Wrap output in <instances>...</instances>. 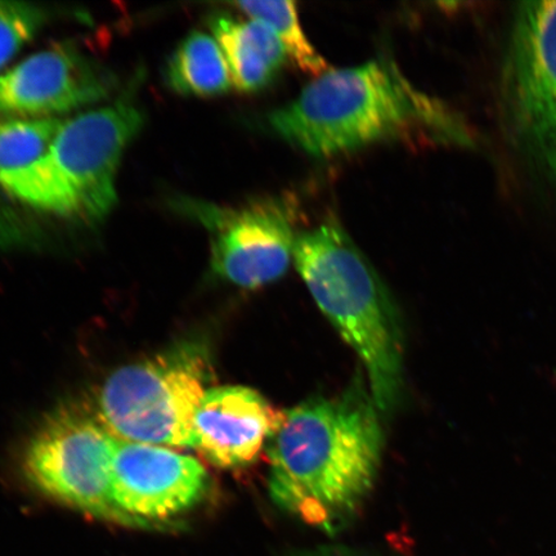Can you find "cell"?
Masks as SVG:
<instances>
[{"label": "cell", "mask_w": 556, "mask_h": 556, "mask_svg": "<svg viewBox=\"0 0 556 556\" xmlns=\"http://www.w3.org/2000/svg\"><path fill=\"white\" fill-rule=\"evenodd\" d=\"M380 416L363 375L333 397L282 413L268 441L274 503L319 530H339L377 481L384 446Z\"/></svg>", "instance_id": "obj_1"}, {"label": "cell", "mask_w": 556, "mask_h": 556, "mask_svg": "<svg viewBox=\"0 0 556 556\" xmlns=\"http://www.w3.org/2000/svg\"><path fill=\"white\" fill-rule=\"evenodd\" d=\"M269 128L313 157L330 159L387 139L422 136L465 143L456 116L408 81L394 62L330 68L268 115Z\"/></svg>", "instance_id": "obj_2"}, {"label": "cell", "mask_w": 556, "mask_h": 556, "mask_svg": "<svg viewBox=\"0 0 556 556\" xmlns=\"http://www.w3.org/2000/svg\"><path fill=\"white\" fill-rule=\"evenodd\" d=\"M294 264L313 301L357 353L380 413H392L402 395L405 340L377 270L333 218L298 235Z\"/></svg>", "instance_id": "obj_3"}, {"label": "cell", "mask_w": 556, "mask_h": 556, "mask_svg": "<svg viewBox=\"0 0 556 556\" xmlns=\"http://www.w3.org/2000/svg\"><path fill=\"white\" fill-rule=\"evenodd\" d=\"M498 96L507 144L556 201V0L518 5Z\"/></svg>", "instance_id": "obj_4"}, {"label": "cell", "mask_w": 556, "mask_h": 556, "mask_svg": "<svg viewBox=\"0 0 556 556\" xmlns=\"http://www.w3.org/2000/svg\"><path fill=\"white\" fill-rule=\"evenodd\" d=\"M208 374L203 346L173 345L111 375L101 389L97 416L122 441L192 448Z\"/></svg>", "instance_id": "obj_5"}, {"label": "cell", "mask_w": 556, "mask_h": 556, "mask_svg": "<svg viewBox=\"0 0 556 556\" xmlns=\"http://www.w3.org/2000/svg\"><path fill=\"white\" fill-rule=\"evenodd\" d=\"M117 441L99 416L62 407L31 438L24 457L26 477L62 504L127 523L111 489Z\"/></svg>", "instance_id": "obj_6"}, {"label": "cell", "mask_w": 556, "mask_h": 556, "mask_svg": "<svg viewBox=\"0 0 556 556\" xmlns=\"http://www.w3.org/2000/svg\"><path fill=\"white\" fill-rule=\"evenodd\" d=\"M143 124L142 111L125 99L62 123L52 162L72 217L99 222L113 211L124 151Z\"/></svg>", "instance_id": "obj_7"}, {"label": "cell", "mask_w": 556, "mask_h": 556, "mask_svg": "<svg viewBox=\"0 0 556 556\" xmlns=\"http://www.w3.org/2000/svg\"><path fill=\"white\" fill-rule=\"evenodd\" d=\"M212 231V268L242 289L277 281L294 262L295 214L288 200H264L241 208L201 207Z\"/></svg>", "instance_id": "obj_8"}, {"label": "cell", "mask_w": 556, "mask_h": 556, "mask_svg": "<svg viewBox=\"0 0 556 556\" xmlns=\"http://www.w3.org/2000/svg\"><path fill=\"white\" fill-rule=\"evenodd\" d=\"M208 477L197 458L156 444L117 441L114 503L129 525L166 523L201 502Z\"/></svg>", "instance_id": "obj_9"}, {"label": "cell", "mask_w": 556, "mask_h": 556, "mask_svg": "<svg viewBox=\"0 0 556 556\" xmlns=\"http://www.w3.org/2000/svg\"><path fill=\"white\" fill-rule=\"evenodd\" d=\"M110 73L72 45H54L0 76V117L51 119L106 100Z\"/></svg>", "instance_id": "obj_10"}, {"label": "cell", "mask_w": 556, "mask_h": 556, "mask_svg": "<svg viewBox=\"0 0 556 556\" xmlns=\"http://www.w3.org/2000/svg\"><path fill=\"white\" fill-rule=\"evenodd\" d=\"M281 415L254 389L208 388L194 417L192 448L215 467H247L260 456Z\"/></svg>", "instance_id": "obj_11"}, {"label": "cell", "mask_w": 556, "mask_h": 556, "mask_svg": "<svg viewBox=\"0 0 556 556\" xmlns=\"http://www.w3.org/2000/svg\"><path fill=\"white\" fill-rule=\"evenodd\" d=\"M64 121L0 117V187L38 211L72 217L52 149Z\"/></svg>", "instance_id": "obj_12"}, {"label": "cell", "mask_w": 556, "mask_h": 556, "mask_svg": "<svg viewBox=\"0 0 556 556\" xmlns=\"http://www.w3.org/2000/svg\"><path fill=\"white\" fill-rule=\"evenodd\" d=\"M208 27L224 52L232 86L240 92L252 93L267 87L287 62L280 39L261 20L215 15L208 20Z\"/></svg>", "instance_id": "obj_13"}, {"label": "cell", "mask_w": 556, "mask_h": 556, "mask_svg": "<svg viewBox=\"0 0 556 556\" xmlns=\"http://www.w3.org/2000/svg\"><path fill=\"white\" fill-rule=\"evenodd\" d=\"M166 85L178 94L214 97L231 89L232 79L213 35L192 31L180 41L166 62Z\"/></svg>", "instance_id": "obj_14"}, {"label": "cell", "mask_w": 556, "mask_h": 556, "mask_svg": "<svg viewBox=\"0 0 556 556\" xmlns=\"http://www.w3.org/2000/svg\"><path fill=\"white\" fill-rule=\"evenodd\" d=\"M233 5L250 18L261 20L270 26V29L280 39L288 58L303 73L315 75L317 78V76L329 72L331 67H329L328 61L313 47L303 30L298 16L296 3L250 0V2H236Z\"/></svg>", "instance_id": "obj_15"}, {"label": "cell", "mask_w": 556, "mask_h": 556, "mask_svg": "<svg viewBox=\"0 0 556 556\" xmlns=\"http://www.w3.org/2000/svg\"><path fill=\"white\" fill-rule=\"evenodd\" d=\"M47 23L38 5L0 0V68H3L35 38Z\"/></svg>", "instance_id": "obj_16"}]
</instances>
